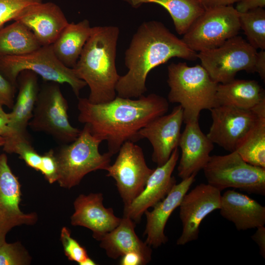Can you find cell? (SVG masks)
<instances>
[{
    "instance_id": "6da1fadb",
    "label": "cell",
    "mask_w": 265,
    "mask_h": 265,
    "mask_svg": "<svg viewBox=\"0 0 265 265\" xmlns=\"http://www.w3.org/2000/svg\"><path fill=\"white\" fill-rule=\"evenodd\" d=\"M78 120L88 127L91 133L107 141L108 152L117 153L127 141L136 142L138 132L169 109L165 98L152 93L132 99L118 97L102 104H92L78 98Z\"/></svg>"
},
{
    "instance_id": "7a4b0ae2",
    "label": "cell",
    "mask_w": 265,
    "mask_h": 265,
    "mask_svg": "<svg viewBox=\"0 0 265 265\" xmlns=\"http://www.w3.org/2000/svg\"><path fill=\"white\" fill-rule=\"evenodd\" d=\"M197 55L161 22H144L133 34L125 52V64L128 71L120 76L116 95L138 98L147 91L146 78L154 68L173 57L193 61L197 59Z\"/></svg>"
},
{
    "instance_id": "3957f363",
    "label": "cell",
    "mask_w": 265,
    "mask_h": 265,
    "mask_svg": "<svg viewBox=\"0 0 265 265\" xmlns=\"http://www.w3.org/2000/svg\"><path fill=\"white\" fill-rule=\"evenodd\" d=\"M118 27L113 26L92 27L74 68L78 78L90 88L87 98L92 104H102L113 100L116 86L120 78L115 65Z\"/></svg>"
},
{
    "instance_id": "277c9868",
    "label": "cell",
    "mask_w": 265,
    "mask_h": 265,
    "mask_svg": "<svg viewBox=\"0 0 265 265\" xmlns=\"http://www.w3.org/2000/svg\"><path fill=\"white\" fill-rule=\"evenodd\" d=\"M170 87L168 102L179 104L184 122L198 121L202 110L217 106L218 83L214 81L201 65L189 66L186 62L171 63L167 67Z\"/></svg>"
},
{
    "instance_id": "5b68a950",
    "label": "cell",
    "mask_w": 265,
    "mask_h": 265,
    "mask_svg": "<svg viewBox=\"0 0 265 265\" xmlns=\"http://www.w3.org/2000/svg\"><path fill=\"white\" fill-rule=\"evenodd\" d=\"M101 142L84 124L74 141L65 144L55 152L58 168L57 182L61 187L70 189L78 185L87 174L98 170H106L112 155L108 152L100 153Z\"/></svg>"
},
{
    "instance_id": "8992f818",
    "label": "cell",
    "mask_w": 265,
    "mask_h": 265,
    "mask_svg": "<svg viewBox=\"0 0 265 265\" xmlns=\"http://www.w3.org/2000/svg\"><path fill=\"white\" fill-rule=\"evenodd\" d=\"M25 70L34 72L46 81L68 84L78 98L80 90L87 85L78 78L74 68L66 67L60 61L52 45L41 46L23 55L0 57V73L15 85L18 75Z\"/></svg>"
},
{
    "instance_id": "52a82bcc",
    "label": "cell",
    "mask_w": 265,
    "mask_h": 265,
    "mask_svg": "<svg viewBox=\"0 0 265 265\" xmlns=\"http://www.w3.org/2000/svg\"><path fill=\"white\" fill-rule=\"evenodd\" d=\"M203 170L208 184L220 191L232 187L265 195V168L247 163L236 151L211 156Z\"/></svg>"
},
{
    "instance_id": "ba28073f",
    "label": "cell",
    "mask_w": 265,
    "mask_h": 265,
    "mask_svg": "<svg viewBox=\"0 0 265 265\" xmlns=\"http://www.w3.org/2000/svg\"><path fill=\"white\" fill-rule=\"evenodd\" d=\"M59 84L50 82L39 89L32 117L28 123L34 131L44 132L65 144L74 141L80 130L71 125L68 104Z\"/></svg>"
},
{
    "instance_id": "9c48e42d",
    "label": "cell",
    "mask_w": 265,
    "mask_h": 265,
    "mask_svg": "<svg viewBox=\"0 0 265 265\" xmlns=\"http://www.w3.org/2000/svg\"><path fill=\"white\" fill-rule=\"evenodd\" d=\"M240 29L238 12L232 5L206 9L182 39L191 50L200 52L216 48L237 35Z\"/></svg>"
},
{
    "instance_id": "30bf717a",
    "label": "cell",
    "mask_w": 265,
    "mask_h": 265,
    "mask_svg": "<svg viewBox=\"0 0 265 265\" xmlns=\"http://www.w3.org/2000/svg\"><path fill=\"white\" fill-rule=\"evenodd\" d=\"M257 54V50L236 35L216 48L199 52L197 56L214 81L225 83L234 80L239 71L255 73Z\"/></svg>"
},
{
    "instance_id": "8fae6325",
    "label": "cell",
    "mask_w": 265,
    "mask_h": 265,
    "mask_svg": "<svg viewBox=\"0 0 265 265\" xmlns=\"http://www.w3.org/2000/svg\"><path fill=\"white\" fill-rule=\"evenodd\" d=\"M118 153L114 163L106 168V176L115 180L125 207L142 191L154 169L147 166L142 148L132 141L124 142Z\"/></svg>"
},
{
    "instance_id": "7c38bea8",
    "label": "cell",
    "mask_w": 265,
    "mask_h": 265,
    "mask_svg": "<svg viewBox=\"0 0 265 265\" xmlns=\"http://www.w3.org/2000/svg\"><path fill=\"white\" fill-rule=\"evenodd\" d=\"M221 197V191L209 184H200L184 195L179 206L183 230L177 245H184L197 239L202 221L210 213L219 209Z\"/></svg>"
},
{
    "instance_id": "4fadbf2b",
    "label": "cell",
    "mask_w": 265,
    "mask_h": 265,
    "mask_svg": "<svg viewBox=\"0 0 265 265\" xmlns=\"http://www.w3.org/2000/svg\"><path fill=\"white\" fill-rule=\"evenodd\" d=\"M210 110L212 123L207 135L213 144L229 152L235 151L258 118L252 110L229 106H217Z\"/></svg>"
},
{
    "instance_id": "5bb4252c",
    "label": "cell",
    "mask_w": 265,
    "mask_h": 265,
    "mask_svg": "<svg viewBox=\"0 0 265 265\" xmlns=\"http://www.w3.org/2000/svg\"><path fill=\"white\" fill-rule=\"evenodd\" d=\"M183 122V108L179 105L169 114L156 118L138 132L137 141L144 138L150 141L153 149L152 159L157 166L164 164L178 147Z\"/></svg>"
},
{
    "instance_id": "9a60e30c",
    "label": "cell",
    "mask_w": 265,
    "mask_h": 265,
    "mask_svg": "<svg viewBox=\"0 0 265 265\" xmlns=\"http://www.w3.org/2000/svg\"><path fill=\"white\" fill-rule=\"evenodd\" d=\"M21 185L12 171L5 154L0 155V230L7 234L12 228L36 223L35 212L25 213L20 209Z\"/></svg>"
},
{
    "instance_id": "2e32d148",
    "label": "cell",
    "mask_w": 265,
    "mask_h": 265,
    "mask_svg": "<svg viewBox=\"0 0 265 265\" xmlns=\"http://www.w3.org/2000/svg\"><path fill=\"white\" fill-rule=\"evenodd\" d=\"M179 158V151L177 147L164 164L154 169L142 191L129 205L124 207L123 216L138 222L146 211L165 197L176 184L172 174Z\"/></svg>"
},
{
    "instance_id": "e0dca14e",
    "label": "cell",
    "mask_w": 265,
    "mask_h": 265,
    "mask_svg": "<svg viewBox=\"0 0 265 265\" xmlns=\"http://www.w3.org/2000/svg\"><path fill=\"white\" fill-rule=\"evenodd\" d=\"M14 21L29 29L41 46L52 45L69 23L57 5L43 1L25 7Z\"/></svg>"
},
{
    "instance_id": "ac0fdd59",
    "label": "cell",
    "mask_w": 265,
    "mask_h": 265,
    "mask_svg": "<svg viewBox=\"0 0 265 265\" xmlns=\"http://www.w3.org/2000/svg\"><path fill=\"white\" fill-rule=\"evenodd\" d=\"M103 200L101 193L80 194L74 202L75 211L71 216L72 225L89 229L98 241L114 229L121 220L112 208L104 207Z\"/></svg>"
},
{
    "instance_id": "d6986e66",
    "label": "cell",
    "mask_w": 265,
    "mask_h": 265,
    "mask_svg": "<svg viewBox=\"0 0 265 265\" xmlns=\"http://www.w3.org/2000/svg\"><path fill=\"white\" fill-rule=\"evenodd\" d=\"M181 157L178 166V176L182 180L197 175L208 162L213 143L201 130L198 121L186 123L179 145Z\"/></svg>"
},
{
    "instance_id": "ffe728a7",
    "label": "cell",
    "mask_w": 265,
    "mask_h": 265,
    "mask_svg": "<svg viewBox=\"0 0 265 265\" xmlns=\"http://www.w3.org/2000/svg\"><path fill=\"white\" fill-rule=\"evenodd\" d=\"M196 175L183 179L175 184L165 197L156 204L151 211H146V224L144 235L145 242L150 247L158 248L166 243L168 238L164 229L171 214L179 206L184 195L195 181Z\"/></svg>"
},
{
    "instance_id": "44dd1931",
    "label": "cell",
    "mask_w": 265,
    "mask_h": 265,
    "mask_svg": "<svg viewBox=\"0 0 265 265\" xmlns=\"http://www.w3.org/2000/svg\"><path fill=\"white\" fill-rule=\"evenodd\" d=\"M221 216L238 231L257 228L265 224V207L247 195L228 189L221 197Z\"/></svg>"
},
{
    "instance_id": "7402d4cb",
    "label": "cell",
    "mask_w": 265,
    "mask_h": 265,
    "mask_svg": "<svg viewBox=\"0 0 265 265\" xmlns=\"http://www.w3.org/2000/svg\"><path fill=\"white\" fill-rule=\"evenodd\" d=\"M17 83L18 94L12 111L8 113V125L14 133L13 137L29 139L27 127L39 91L37 75L29 70L22 71Z\"/></svg>"
},
{
    "instance_id": "603a6c76",
    "label": "cell",
    "mask_w": 265,
    "mask_h": 265,
    "mask_svg": "<svg viewBox=\"0 0 265 265\" xmlns=\"http://www.w3.org/2000/svg\"><path fill=\"white\" fill-rule=\"evenodd\" d=\"M135 224L130 218L123 216L119 224L99 241L101 248L109 258L116 259L128 252H135L142 256L146 264L151 261V247L137 236Z\"/></svg>"
},
{
    "instance_id": "cb8c5ba5",
    "label": "cell",
    "mask_w": 265,
    "mask_h": 265,
    "mask_svg": "<svg viewBox=\"0 0 265 265\" xmlns=\"http://www.w3.org/2000/svg\"><path fill=\"white\" fill-rule=\"evenodd\" d=\"M92 27L86 19L78 23H69L52 45L55 55L65 66L75 67Z\"/></svg>"
},
{
    "instance_id": "d4e9b609",
    "label": "cell",
    "mask_w": 265,
    "mask_h": 265,
    "mask_svg": "<svg viewBox=\"0 0 265 265\" xmlns=\"http://www.w3.org/2000/svg\"><path fill=\"white\" fill-rule=\"evenodd\" d=\"M265 99L263 89L255 80L235 79L227 83H218L217 86V106L251 110Z\"/></svg>"
},
{
    "instance_id": "484cf974",
    "label": "cell",
    "mask_w": 265,
    "mask_h": 265,
    "mask_svg": "<svg viewBox=\"0 0 265 265\" xmlns=\"http://www.w3.org/2000/svg\"><path fill=\"white\" fill-rule=\"evenodd\" d=\"M137 8L144 3H156L171 16L176 32L184 35L206 10L199 0H123Z\"/></svg>"
},
{
    "instance_id": "4316f807",
    "label": "cell",
    "mask_w": 265,
    "mask_h": 265,
    "mask_svg": "<svg viewBox=\"0 0 265 265\" xmlns=\"http://www.w3.org/2000/svg\"><path fill=\"white\" fill-rule=\"evenodd\" d=\"M40 46L31 31L19 22L0 27V57L25 54Z\"/></svg>"
},
{
    "instance_id": "83f0119b",
    "label": "cell",
    "mask_w": 265,
    "mask_h": 265,
    "mask_svg": "<svg viewBox=\"0 0 265 265\" xmlns=\"http://www.w3.org/2000/svg\"><path fill=\"white\" fill-rule=\"evenodd\" d=\"M235 151L247 163L265 168V117H258Z\"/></svg>"
},
{
    "instance_id": "f1b7e54d",
    "label": "cell",
    "mask_w": 265,
    "mask_h": 265,
    "mask_svg": "<svg viewBox=\"0 0 265 265\" xmlns=\"http://www.w3.org/2000/svg\"><path fill=\"white\" fill-rule=\"evenodd\" d=\"M240 29L249 44L256 50L265 49V10L257 8L238 13Z\"/></svg>"
},
{
    "instance_id": "f546056e",
    "label": "cell",
    "mask_w": 265,
    "mask_h": 265,
    "mask_svg": "<svg viewBox=\"0 0 265 265\" xmlns=\"http://www.w3.org/2000/svg\"><path fill=\"white\" fill-rule=\"evenodd\" d=\"M3 150L7 153L18 154L27 166L40 171L42 155L35 150L29 139L16 137L6 138Z\"/></svg>"
},
{
    "instance_id": "4dcf8cb0",
    "label": "cell",
    "mask_w": 265,
    "mask_h": 265,
    "mask_svg": "<svg viewBox=\"0 0 265 265\" xmlns=\"http://www.w3.org/2000/svg\"><path fill=\"white\" fill-rule=\"evenodd\" d=\"M31 261L29 253L19 241H5L0 247V265H27Z\"/></svg>"
},
{
    "instance_id": "1f68e13d",
    "label": "cell",
    "mask_w": 265,
    "mask_h": 265,
    "mask_svg": "<svg viewBox=\"0 0 265 265\" xmlns=\"http://www.w3.org/2000/svg\"><path fill=\"white\" fill-rule=\"evenodd\" d=\"M60 241L65 255L69 260L80 265L89 257L85 248L71 237V231L66 227L61 229Z\"/></svg>"
},
{
    "instance_id": "d6a6232c",
    "label": "cell",
    "mask_w": 265,
    "mask_h": 265,
    "mask_svg": "<svg viewBox=\"0 0 265 265\" xmlns=\"http://www.w3.org/2000/svg\"><path fill=\"white\" fill-rule=\"evenodd\" d=\"M42 0H0V27L6 22L14 21L26 6Z\"/></svg>"
},
{
    "instance_id": "836d02e7",
    "label": "cell",
    "mask_w": 265,
    "mask_h": 265,
    "mask_svg": "<svg viewBox=\"0 0 265 265\" xmlns=\"http://www.w3.org/2000/svg\"><path fill=\"white\" fill-rule=\"evenodd\" d=\"M40 172L50 184L57 181L58 168L53 150L51 149L42 155Z\"/></svg>"
},
{
    "instance_id": "e575fe53",
    "label": "cell",
    "mask_w": 265,
    "mask_h": 265,
    "mask_svg": "<svg viewBox=\"0 0 265 265\" xmlns=\"http://www.w3.org/2000/svg\"><path fill=\"white\" fill-rule=\"evenodd\" d=\"M16 86L0 73V104L12 108L14 104Z\"/></svg>"
},
{
    "instance_id": "d590c367",
    "label": "cell",
    "mask_w": 265,
    "mask_h": 265,
    "mask_svg": "<svg viewBox=\"0 0 265 265\" xmlns=\"http://www.w3.org/2000/svg\"><path fill=\"white\" fill-rule=\"evenodd\" d=\"M265 0H240L237 3L236 9L238 13H243L257 8H264Z\"/></svg>"
},
{
    "instance_id": "8d00e7d4",
    "label": "cell",
    "mask_w": 265,
    "mask_h": 265,
    "mask_svg": "<svg viewBox=\"0 0 265 265\" xmlns=\"http://www.w3.org/2000/svg\"><path fill=\"white\" fill-rule=\"evenodd\" d=\"M121 265H144L146 263L142 256L135 252H128L121 257Z\"/></svg>"
},
{
    "instance_id": "74e56055",
    "label": "cell",
    "mask_w": 265,
    "mask_h": 265,
    "mask_svg": "<svg viewBox=\"0 0 265 265\" xmlns=\"http://www.w3.org/2000/svg\"><path fill=\"white\" fill-rule=\"evenodd\" d=\"M256 231L251 238L258 245L261 255L265 258V228L264 226L256 228Z\"/></svg>"
},
{
    "instance_id": "f35d334b",
    "label": "cell",
    "mask_w": 265,
    "mask_h": 265,
    "mask_svg": "<svg viewBox=\"0 0 265 265\" xmlns=\"http://www.w3.org/2000/svg\"><path fill=\"white\" fill-rule=\"evenodd\" d=\"M255 72L258 73L262 80L265 79V51L261 50L257 52L255 62Z\"/></svg>"
},
{
    "instance_id": "ab89813d",
    "label": "cell",
    "mask_w": 265,
    "mask_h": 265,
    "mask_svg": "<svg viewBox=\"0 0 265 265\" xmlns=\"http://www.w3.org/2000/svg\"><path fill=\"white\" fill-rule=\"evenodd\" d=\"M205 9L220 6L232 5L240 0H199Z\"/></svg>"
},
{
    "instance_id": "60d3db41",
    "label": "cell",
    "mask_w": 265,
    "mask_h": 265,
    "mask_svg": "<svg viewBox=\"0 0 265 265\" xmlns=\"http://www.w3.org/2000/svg\"><path fill=\"white\" fill-rule=\"evenodd\" d=\"M8 118L0 116V135L8 138L14 136V133L8 125Z\"/></svg>"
},
{
    "instance_id": "b9f144b4",
    "label": "cell",
    "mask_w": 265,
    "mask_h": 265,
    "mask_svg": "<svg viewBox=\"0 0 265 265\" xmlns=\"http://www.w3.org/2000/svg\"><path fill=\"white\" fill-rule=\"evenodd\" d=\"M80 265H95L96 263L89 257H87L84 261L81 263Z\"/></svg>"
},
{
    "instance_id": "7bdbcfd3",
    "label": "cell",
    "mask_w": 265,
    "mask_h": 265,
    "mask_svg": "<svg viewBox=\"0 0 265 265\" xmlns=\"http://www.w3.org/2000/svg\"><path fill=\"white\" fill-rule=\"evenodd\" d=\"M6 233L0 230V247L6 241Z\"/></svg>"
},
{
    "instance_id": "ee69618b",
    "label": "cell",
    "mask_w": 265,
    "mask_h": 265,
    "mask_svg": "<svg viewBox=\"0 0 265 265\" xmlns=\"http://www.w3.org/2000/svg\"><path fill=\"white\" fill-rule=\"evenodd\" d=\"M2 106L0 104V116L8 118V113H6L3 109Z\"/></svg>"
},
{
    "instance_id": "f6af8a7d",
    "label": "cell",
    "mask_w": 265,
    "mask_h": 265,
    "mask_svg": "<svg viewBox=\"0 0 265 265\" xmlns=\"http://www.w3.org/2000/svg\"><path fill=\"white\" fill-rule=\"evenodd\" d=\"M6 142V138L0 135V147L3 146Z\"/></svg>"
}]
</instances>
